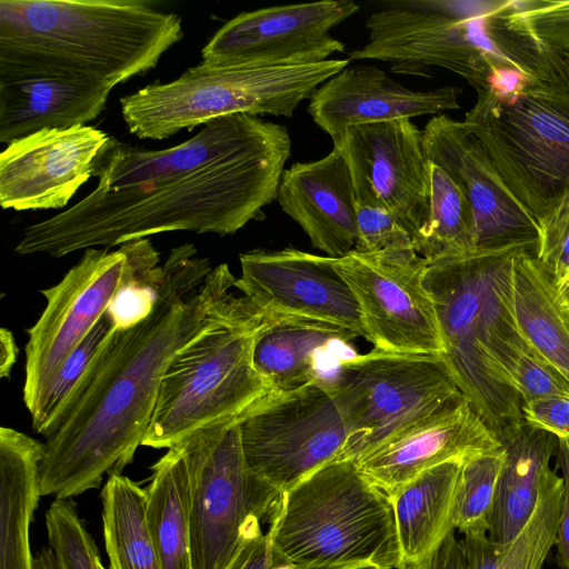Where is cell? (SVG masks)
I'll return each instance as SVG.
<instances>
[{
  "instance_id": "38",
  "label": "cell",
  "mask_w": 569,
  "mask_h": 569,
  "mask_svg": "<svg viewBox=\"0 0 569 569\" xmlns=\"http://www.w3.org/2000/svg\"><path fill=\"white\" fill-rule=\"evenodd\" d=\"M357 251L411 252L415 251L410 234L386 210L356 203Z\"/></svg>"
},
{
  "instance_id": "18",
  "label": "cell",
  "mask_w": 569,
  "mask_h": 569,
  "mask_svg": "<svg viewBox=\"0 0 569 569\" xmlns=\"http://www.w3.org/2000/svg\"><path fill=\"white\" fill-rule=\"evenodd\" d=\"M333 259L295 248L239 256L237 288L270 318H299L352 331L368 340L357 300Z\"/></svg>"
},
{
  "instance_id": "10",
  "label": "cell",
  "mask_w": 569,
  "mask_h": 569,
  "mask_svg": "<svg viewBox=\"0 0 569 569\" xmlns=\"http://www.w3.org/2000/svg\"><path fill=\"white\" fill-rule=\"evenodd\" d=\"M499 1L405 0L386 2L366 20L367 43L349 60H380L393 73L430 77L439 67L462 77L476 92L490 66L503 59L486 32Z\"/></svg>"
},
{
  "instance_id": "36",
  "label": "cell",
  "mask_w": 569,
  "mask_h": 569,
  "mask_svg": "<svg viewBox=\"0 0 569 569\" xmlns=\"http://www.w3.org/2000/svg\"><path fill=\"white\" fill-rule=\"evenodd\" d=\"M498 11L513 28L569 52V0L502 1Z\"/></svg>"
},
{
  "instance_id": "40",
  "label": "cell",
  "mask_w": 569,
  "mask_h": 569,
  "mask_svg": "<svg viewBox=\"0 0 569 569\" xmlns=\"http://www.w3.org/2000/svg\"><path fill=\"white\" fill-rule=\"evenodd\" d=\"M523 420L558 439L569 440V396H555L521 405Z\"/></svg>"
},
{
  "instance_id": "14",
  "label": "cell",
  "mask_w": 569,
  "mask_h": 569,
  "mask_svg": "<svg viewBox=\"0 0 569 569\" xmlns=\"http://www.w3.org/2000/svg\"><path fill=\"white\" fill-rule=\"evenodd\" d=\"M333 263L357 300L375 349L441 357L440 325L423 282L427 260L415 251L353 250Z\"/></svg>"
},
{
  "instance_id": "4",
  "label": "cell",
  "mask_w": 569,
  "mask_h": 569,
  "mask_svg": "<svg viewBox=\"0 0 569 569\" xmlns=\"http://www.w3.org/2000/svg\"><path fill=\"white\" fill-rule=\"evenodd\" d=\"M500 3L487 14L486 32L525 78L508 94L478 92L463 122L538 221L569 187V52L507 23Z\"/></svg>"
},
{
  "instance_id": "15",
  "label": "cell",
  "mask_w": 569,
  "mask_h": 569,
  "mask_svg": "<svg viewBox=\"0 0 569 569\" xmlns=\"http://www.w3.org/2000/svg\"><path fill=\"white\" fill-rule=\"evenodd\" d=\"M349 167L356 203L389 212L417 240L430 200L431 163L410 119L349 128L333 142Z\"/></svg>"
},
{
  "instance_id": "30",
  "label": "cell",
  "mask_w": 569,
  "mask_h": 569,
  "mask_svg": "<svg viewBox=\"0 0 569 569\" xmlns=\"http://www.w3.org/2000/svg\"><path fill=\"white\" fill-rule=\"evenodd\" d=\"M146 513L161 569H193L189 479L184 459L172 447L151 467Z\"/></svg>"
},
{
  "instance_id": "35",
  "label": "cell",
  "mask_w": 569,
  "mask_h": 569,
  "mask_svg": "<svg viewBox=\"0 0 569 569\" xmlns=\"http://www.w3.org/2000/svg\"><path fill=\"white\" fill-rule=\"evenodd\" d=\"M48 547L62 569H99V550L70 499H54L46 513Z\"/></svg>"
},
{
  "instance_id": "46",
  "label": "cell",
  "mask_w": 569,
  "mask_h": 569,
  "mask_svg": "<svg viewBox=\"0 0 569 569\" xmlns=\"http://www.w3.org/2000/svg\"><path fill=\"white\" fill-rule=\"evenodd\" d=\"M271 569H296V568H293L287 563L273 561Z\"/></svg>"
},
{
  "instance_id": "7",
  "label": "cell",
  "mask_w": 569,
  "mask_h": 569,
  "mask_svg": "<svg viewBox=\"0 0 569 569\" xmlns=\"http://www.w3.org/2000/svg\"><path fill=\"white\" fill-rule=\"evenodd\" d=\"M349 59L319 63L257 67L200 62L167 83H152L120 99L130 133L161 140L220 117L246 113L291 117Z\"/></svg>"
},
{
  "instance_id": "45",
  "label": "cell",
  "mask_w": 569,
  "mask_h": 569,
  "mask_svg": "<svg viewBox=\"0 0 569 569\" xmlns=\"http://www.w3.org/2000/svg\"><path fill=\"white\" fill-rule=\"evenodd\" d=\"M34 569H62L53 551L42 548L34 557Z\"/></svg>"
},
{
  "instance_id": "16",
  "label": "cell",
  "mask_w": 569,
  "mask_h": 569,
  "mask_svg": "<svg viewBox=\"0 0 569 569\" xmlns=\"http://www.w3.org/2000/svg\"><path fill=\"white\" fill-rule=\"evenodd\" d=\"M422 133L429 161L451 178L471 208L473 251L521 249L537 257V219L508 189L472 130L441 113L427 122Z\"/></svg>"
},
{
  "instance_id": "8",
  "label": "cell",
  "mask_w": 569,
  "mask_h": 569,
  "mask_svg": "<svg viewBox=\"0 0 569 569\" xmlns=\"http://www.w3.org/2000/svg\"><path fill=\"white\" fill-rule=\"evenodd\" d=\"M269 318L247 299L176 353L142 446L168 450L201 429L237 419L269 392L252 360L256 336Z\"/></svg>"
},
{
  "instance_id": "1",
  "label": "cell",
  "mask_w": 569,
  "mask_h": 569,
  "mask_svg": "<svg viewBox=\"0 0 569 569\" xmlns=\"http://www.w3.org/2000/svg\"><path fill=\"white\" fill-rule=\"evenodd\" d=\"M290 152L286 127L246 113L211 120L161 150L110 136L93 163L97 187L28 226L14 251L61 258L162 232L233 234L277 199Z\"/></svg>"
},
{
  "instance_id": "33",
  "label": "cell",
  "mask_w": 569,
  "mask_h": 569,
  "mask_svg": "<svg viewBox=\"0 0 569 569\" xmlns=\"http://www.w3.org/2000/svg\"><path fill=\"white\" fill-rule=\"evenodd\" d=\"M503 462V448L462 461L455 506V527L462 535L488 533L489 517Z\"/></svg>"
},
{
  "instance_id": "5",
  "label": "cell",
  "mask_w": 569,
  "mask_h": 569,
  "mask_svg": "<svg viewBox=\"0 0 569 569\" xmlns=\"http://www.w3.org/2000/svg\"><path fill=\"white\" fill-rule=\"evenodd\" d=\"M519 251L525 250L442 258L429 262L423 277L440 325L441 357L499 441L525 422L509 375L522 355L533 351L511 309L512 261Z\"/></svg>"
},
{
  "instance_id": "31",
  "label": "cell",
  "mask_w": 569,
  "mask_h": 569,
  "mask_svg": "<svg viewBox=\"0 0 569 569\" xmlns=\"http://www.w3.org/2000/svg\"><path fill=\"white\" fill-rule=\"evenodd\" d=\"M100 499L110 569H161L147 521L146 490L122 473L113 475Z\"/></svg>"
},
{
  "instance_id": "43",
  "label": "cell",
  "mask_w": 569,
  "mask_h": 569,
  "mask_svg": "<svg viewBox=\"0 0 569 569\" xmlns=\"http://www.w3.org/2000/svg\"><path fill=\"white\" fill-rule=\"evenodd\" d=\"M428 569H467L459 540L455 533L447 538Z\"/></svg>"
},
{
  "instance_id": "12",
  "label": "cell",
  "mask_w": 569,
  "mask_h": 569,
  "mask_svg": "<svg viewBox=\"0 0 569 569\" xmlns=\"http://www.w3.org/2000/svg\"><path fill=\"white\" fill-rule=\"evenodd\" d=\"M154 249L147 238L126 242L116 250L88 248L58 283L40 291L46 307L28 330L24 347L22 393L31 417L64 362Z\"/></svg>"
},
{
  "instance_id": "21",
  "label": "cell",
  "mask_w": 569,
  "mask_h": 569,
  "mask_svg": "<svg viewBox=\"0 0 569 569\" xmlns=\"http://www.w3.org/2000/svg\"><path fill=\"white\" fill-rule=\"evenodd\" d=\"M456 86L415 91L367 64L345 68L310 97L308 112L333 142L352 127L459 109Z\"/></svg>"
},
{
  "instance_id": "27",
  "label": "cell",
  "mask_w": 569,
  "mask_h": 569,
  "mask_svg": "<svg viewBox=\"0 0 569 569\" xmlns=\"http://www.w3.org/2000/svg\"><path fill=\"white\" fill-rule=\"evenodd\" d=\"M500 443L505 462L496 487L488 537L496 542H507L530 518L551 470L549 462L558 451L559 439L525 421Z\"/></svg>"
},
{
  "instance_id": "19",
  "label": "cell",
  "mask_w": 569,
  "mask_h": 569,
  "mask_svg": "<svg viewBox=\"0 0 569 569\" xmlns=\"http://www.w3.org/2000/svg\"><path fill=\"white\" fill-rule=\"evenodd\" d=\"M110 136L92 126L42 130L0 156V204L17 211L60 209L91 177Z\"/></svg>"
},
{
  "instance_id": "3",
  "label": "cell",
  "mask_w": 569,
  "mask_h": 569,
  "mask_svg": "<svg viewBox=\"0 0 569 569\" xmlns=\"http://www.w3.org/2000/svg\"><path fill=\"white\" fill-rule=\"evenodd\" d=\"M183 37L146 0H1L0 81L73 77L114 87L153 69Z\"/></svg>"
},
{
  "instance_id": "11",
  "label": "cell",
  "mask_w": 569,
  "mask_h": 569,
  "mask_svg": "<svg viewBox=\"0 0 569 569\" xmlns=\"http://www.w3.org/2000/svg\"><path fill=\"white\" fill-rule=\"evenodd\" d=\"M329 387L350 435L340 459L353 460L461 393L442 357L377 349L341 359Z\"/></svg>"
},
{
  "instance_id": "22",
  "label": "cell",
  "mask_w": 569,
  "mask_h": 569,
  "mask_svg": "<svg viewBox=\"0 0 569 569\" xmlns=\"http://www.w3.org/2000/svg\"><path fill=\"white\" fill-rule=\"evenodd\" d=\"M277 200L311 244L328 257L340 258L356 249L353 183L346 159L337 148L319 160L297 162L286 169Z\"/></svg>"
},
{
  "instance_id": "20",
  "label": "cell",
  "mask_w": 569,
  "mask_h": 569,
  "mask_svg": "<svg viewBox=\"0 0 569 569\" xmlns=\"http://www.w3.org/2000/svg\"><path fill=\"white\" fill-rule=\"evenodd\" d=\"M491 429L459 393L356 459L389 497L438 465L501 449Z\"/></svg>"
},
{
  "instance_id": "28",
  "label": "cell",
  "mask_w": 569,
  "mask_h": 569,
  "mask_svg": "<svg viewBox=\"0 0 569 569\" xmlns=\"http://www.w3.org/2000/svg\"><path fill=\"white\" fill-rule=\"evenodd\" d=\"M357 337L350 330L319 321L269 318L256 336L252 360L269 391H290L319 378L316 356L322 349Z\"/></svg>"
},
{
  "instance_id": "47",
  "label": "cell",
  "mask_w": 569,
  "mask_h": 569,
  "mask_svg": "<svg viewBox=\"0 0 569 569\" xmlns=\"http://www.w3.org/2000/svg\"><path fill=\"white\" fill-rule=\"evenodd\" d=\"M355 569H378V568L372 567V566H365V567H359V568H355Z\"/></svg>"
},
{
  "instance_id": "29",
  "label": "cell",
  "mask_w": 569,
  "mask_h": 569,
  "mask_svg": "<svg viewBox=\"0 0 569 569\" xmlns=\"http://www.w3.org/2000/svg\"><path fill=\"white\" fill-rule=\"evenodd\" d=\"M565 482L550 470L535 509L521 530L507 542H496L487 532L465 533L459 540L467 569H543L556 545Z\"/></svg>"
},
{
  "instance_id": "34",
  "label": "cell",
  "mask_w": 569,
  "mask_h": 569,
  "mask_svg": "<svg viewBox=\"0 0 569 569\" xmlns=\"http://www.w3.org/2000/svg\"><path fill=\"white\" fill-rule=\"evenodd\" d=\"M116 328L112 317L106 311L83 341L68 358L49 387L39 410L31 417L32 427L36 432L41 435L59 415Z\"/></svg>"
},
{
  "instance_id": "6",
  "label": "cell",
  "mask_w": 569,
  "mask_h": 569,
  "mask_svg": "<svg viewBox=\"0 0 569 569\" xmlns=\"http://www.w3.org/2000/svg\"><path fill=\"white\" fill-rule=\"evenodd\" d=\"M273 561L296 569H400L390 497L353 459H337L281 492L269 520Z\"/></svg>"
},
{
  "instance_id": "39",
  "label": "cell",
  "mask_w": 569,
  "mask_h": 569,
  "mask_svg": "<svg viewBox=\"0 0 569 569\" xmlns=\"http://www.w3.org/2000/svg\"><path fill=\"white\" fill-rule=\"evenodd\" d=\"M509 383L522 403L538 399L569 396L568 380L535 351L522 355L509 375Z\"/></svg>"
},
{
  "instance_id": "9",
  "label": "cell",
  "mask_w": 569,
  "mask_h": 569,
  "mask_svg": "<svg viewBox=\"0 0 569 569\" xmlns=\"http://www.w3.org/2000/svg\"><path fill=\"white\" fill-rule=\"evenodd\" d=\"M176 447L189 479L193 569H226L246 540L262 533L281 491L249 470L237 419L201 429Z\"/></svg>"
},
{
  "instance_id": "42",
  "label": "cell",
  "mask_w": 569,
  "mask_h": 569,
  "mask_svg": "<svg viewBox=\"0 0 569 569\" xmlns=\"http://www.w3.org/2000/svg\"><path fill=\"white\" fill-rule=\"evenodd\" d=\"M273 552L267 533L246 540L226 569H271Z\"/></svg>"
},
{
  "instance_id": "13",
  "label": "cell",
  "mask_w": 569,
  "mask_h": 569,
  "mask_svg": "<svg viewBox=\"0 0 569 569\" xmlns=\"http://www.w3.org/2000/svg\"><path fill=\"white\" fill-rule=\"evenodd\" d=\"M251 472L284 491L340 459L350 439L329 382L320 378L290 391H269L238 418Z\"/></svg>"
},
{
  "instance_id": "48",
  "label": "cell",
  "mask_w": 569,
  "mask_h": 569,
  "mask_svg": "<svg viewBox=\"0 0 569 569\" xmlns=\"http://www.w3.org/2000/svg\"><path fill=\"white\" fill-rule=\"evenodd\" d=\"M99 569H106V568L103 567L102 562L100 563Z\"/></svg>"
},
{
  "instance_id": "17",
  "label": "cell",
  "mask_w": 569,
  "mask_h": 569,
  "mask_svg": "<svg viewBox=\"0 0 569 569\" xmlns=\"http://www.w3.org/2000/svg\"><path fill=\"white\" fill-rule=\"evenodd\" d=\"M360 9L350 0H325L242 12L201 50L208 66L282 67L319 63L342 52L330 30Z\"/></svg>"
},
{
  "instance_id": "41",
  "label": "cell",
  "mask_w": 569,
  "mask_h": 569,
  "mask_svg": "<svg viewBox=\"0 0 569 569\" xmlns=\"http://www.w3.org/2000/svg\"><path fill=\"white\" fill-rule=\"evenodd\" d=\"M558 465L565 482L563 500L557 532V562L561 569H569V440L559 439Z\"/></svg>"
},
{
  "instance_id": "44",
  "label": "cell",
  "mask_w": 569,
  "mask_h": 569,
  "mask_svg": "<svg viewBox=\"0 0 569 569\" xmlns=\"http://www.w3.org/2000/svg\"><path fill=\"white\" fill-rule=\"evenodd\" d=\"M0 376L10 378L11 370L18 359L19 349L12 332L7 328L0 330Z\"/></svg>"
},
{
  "instance_id": "2",
  "label": "cell",
  "mask_w": 569,
  "mask_h": 569,
  "mask_svg": "<svg viewBox=\"0 0 569 569\" xmlns=\"http://www.w3.org/2000/svg\"><path fill=\"white\" fill-rule=\"evenodd\" d=\"M151 313L113 331L59 415L43 430L41 496L70 499L121 475L149 429L162 378L192 338L246 305L227 263L173 248Z\"/></svg>"
},
{
  "instance_id": "26",
  "label": "cell",
  "mask_w": 569,
  "mask_h": 569,
  "mask_svg": "<svg viewBox=\"0 0 569 569\" xmlns=\"http://www.w3.org/2000/svg\"><path fill=\"white\" fill-rule=\"evenodd\" d=\"M511 309L530 348L569 382V295L526 251L512 261Z\"/></svg>"
},
{
  "instance_id": "25",
  "label": "cell",
  "mask_w": 569,
  "mask_h": 569,
  "mask_svg": "<svg viewBox=\"0 0 569 569\" xmlns=\"http://www.w3.org/2000/svg\"><path fill=\"white\" fill-rule=\"evenodd\" d=\"M44 443L0 428V569H34L30 527L41 496Z\"/></svg>"
},
{
  "instance_id": "23",
  "label": "cell",
  "mask_w": 569,
  "mask_h": 569,
  "mask_svg": "<svg viewBox=\"0 0 569 569\" xmlns=\"http://www.w3.org/2000/svg\"><path fill=\"white\" fill-rule=\"evenodd\" d=\"M113 88L73 77H27L0 81V142L42 130L87 126L107 106Z\"/></svg>"
},
{
  "instance_id": "24",
  "label": "cell",
  "mask_w": 569,
  "mask_h": 569,
  "mask_svg": "<svg viewBox=\"0 0 569 569\" xmlns=\"http://www.w3.org/2000/svg\"><path fill=\"white\" fill-rule=\"evenodd\" d=\"M462 461L432 467L390 496L401 555L400 569H428L455 533V506Z\"/></svg>"
},
{
  "instance_id": "32",
  "label": "cell",
  "mask_w": 569,
  "mask_h": 569,
  "mask_svg": "<svg viewBox=\"0 0 569 569\" xmlns=\"http://www.w3.org/2000/svg\"><path fill=\"white\" fill-rule=\"evenodd\" d=\"M413 247L428 262L467 253L475 247L471 208L451 178L433 163L428 219Z\"/></svg>"
},
{
  "instance_id": "37",
  "label": "cell",
  "mask_w": 569,
  "mask_h": 569,
  "mask_svg": "<svg viewBox=\"0 0 569 569\" xmlns=\"http://www.w3.org/2000/svg\"><path fill=\"white\" fill-rule=\"evenodd\" d=\"M540 241L537 258L569 295V187L538 219Z\"/></svg>"
}]
</instances>
